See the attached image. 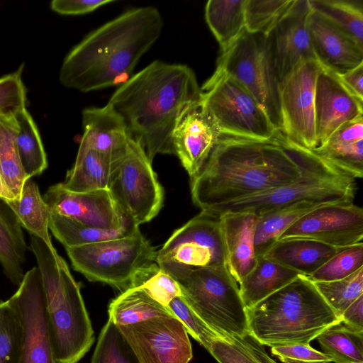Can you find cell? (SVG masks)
<instances>
[{
  "mask_svg": "<svg viewBox=\"0 0 363 363\" xmlns=\"http://www.w3.org/2000/svg\"><path fill=\"white\" fill-rule=\"evenodd\" d=\"M277 133L269 140L220 135L191 179L194 203L207 211L297 180L310 164L313 151Z\"/></svg>",
  "mask_w": 363,
  "mask_h": 363,
  "instance_id": "1",
  "label": "cell"
},
{
  "mask_svg": "<svg viewBox=\"0 0 363 363\" xmlns=\"http://www.w3.org/2000/svg\"><path fill=\"white\" fill-rule=\"evenodd\" d=\"M340 319L350 328L363 331V294L345 309Z\"/></svg>",
  "mask_w": 363,
  "mask_h": 363,
  "instance_id": "49",
  "label": "cell"
},
{
  "mask_svg": "<svg viewBox=\"0 0 363 363\" xmlns=\"http://www.w3.org/2000/svg\"><path fill=\"white\" fill-rule=\"evenodd\" d=\"M219 220L225 267L239 284L257 264L254 235L257 217L248 213H225Z\"/></svg>",
  "mask_w": 363,
  "mask_h": 363,
  "instance_id": "23",
  "label": "cell"
},
{
  "mask_svg": "<svg viewBox=\"0 0 363 363\" xmlns=\"http://www.w3.org/2000/svg\"><path fill=\"white\" fill-rule=\"evenodd\" d=\"M108 191L123 216L137 226L150 221L162 207L164 191L152 162L130 138L125 154L113 162Z\"/></svg>",
  "mask_w": 363,
  "mask_h": 363,
  "instance_id": "11",
  "label": "cell"
},
{
  "mask_svg": "<svg viewBox=\"0 0 363 363\" xmlns=\"http://www.w3.org/2000/svg\"><path fill=\"white\" fill-rule=\"evenodd\" d=\"M363 267V242L342 248L308 277L312 282L345 278Z\"/></svg>",
  "mask_w": 363,
  "mask_h": 363,
  "instance_id": "44",
  "label": "cell"
},
{
  "mask_svg": "<svg viewBox=\"0 0 363 363\" xmlns=\"http://www.w3.org/2000/svg\"><path fill=\"white\" fill-rule=\"evenodd\" d=\"M312 10L363 49V1L362 0H309Z\"/></svg>",
  "mask_w": 363,
  "mask_h": 363,
  "instance_id": "36",
  "label": "cell"
},
{
  "mask_svg": "<svg viewBox=\"0 0 363 363\" xmlns=\"http://www.w3.org/2000/svg\"><path fill=\"white\" fill-rule=\"evenodd\" d=\"M113 162L94 150L79 147L72 167L67 171L62 186L73 192L108 189Z\"/></svg>",
  "mask_w": 363,
  "mask_h": 363,
  "instance_id": "28",
  "label": "cell"
},
{
  "mask_svg": "<svg viewBox=\"0 0 363 363\" xmlns=\"http://www.w3.org/2000/svg\"><path fill=\"white\" fill-rule=\"evenodd\" d=\"M201 89L203 108L220 135L269 140L279 132L252 94L233 77L215 71Z\"/></svg>",
  "mask_w": 363,
  "mask_h": 363,
  "instance_id": "9",
  "label": "cell"
},
{
  "mask_svg": "<svg viewBox=\"0 0 363 363\" xmlns=\"http://www.w3.org/2000/svg\"><path fill=\"white\" fill-rule=\"evenodd\" d=\"M49 229L65 248H69L125 237L137 231L139 226L128 221L118 229L104 230L50 213Z\"/></svg>",
  "mask_w": 363,
  "mask_h": 363,
  "instance_id": "33",
  "label": "cell"
},
{
  "mask_svg": "<svg viewBox=\"0 0 363 363\" xmlns=\"http://www.w3.org/2000/svg\"><path fill=\"white\" fill-rule=\"evenodd\" d=\"M162 269L225 266V250L218 217L203 211L176 230L157 252Z\"/></svg>",
  "mask_w": 363,
  "mask_h": 363,
  "instance_id": "13",
  "label": "cell"
},
{
  "mask_svg": "<svg viewBox=\"0 0 363 363\" xmlns=\"http://www.w3.org/2000/svg\"><path fill=\"white\" fill-rule=\"evenodd\" d=\"M73 268L91 281L123 291L138 272L156 262L157 252L140 229L133 234L65 248Z\"/></svg>",
  "mask_w": 363,
  "mask_h": 363,
  "instance_id": "10",
  "label": "cell"
},
{
  "mask_svg": "<svg viewBox=\"0 0 363 363\" xmlns=\"http://www.w3.org/2000/svg\"><path fill=\"white\" fill-rule=\"evenodd\" d=\"M6 201L22 228L30 235L43 240L52 250H55L49 233L50 211L35 182L28 179L19 198Z\"/></svg>",
  "mask_w": 363,
  "mask_h": 363,
  "instance_id": "29",
  "label": "cell"
},
{
  "mask_svg": "<svg viewBox=\"0 0 363 363\" xmlns=\"http://www.w3.org/2000/svg\"><path fill=\"white\" fill-rule=\"evenodd\" d=\"M50 213L104 230L118 229L129 220L121 213L108 189L70 191L58 183L43 196Z\"/></svg>",
  "mask_w": 363,
  "mask_h": 363,
  "instance_id": "17",
  "label": "cell"
},
{
  "mask_svg": "<svg viewBox=\"0 0 363 363\" xmlns=\"http://www.w3.org/2000/svg\"><path fill=\"white\" fill-rule=\"evenodd\" d=\"M295 0H247L245 29L267 35Z\"/></svg>",
  "mask_w": 363,
  "mask_h": 363,
  "instance_id": "43",
  "label": "cell"
},
{
  "mask_svg": "<svg viewBox=\"0 0 363 363\" xmlns=\"http://www.w3.org/2000/svg\"><path fill=\"white\" fill-rule=\"evenodd\" d=\"M361 116L363 100L346 87L337 74L323 67L315 92L316 148L341 125Z\"/></svg>",
  "mask_w": 363,
  "mask_h": 363,
  "instance_id": "18",
  "label": "cell"
},
{
  "mask_svg": "<svg viewBox=\"0 0 363 363\" xmlns=\"http://www.w3.org/2000/svg\"><path fill=\"white\" fill-rule=\"evenodd\" d=\"M246 1H207L205 6L206 21L220 45V52L225 50L245 29Z\"/></svg>",
  "mask_w": 363,
  "mask_h": 363,
  "instance_id": "31",
  "label": "cell"
},
{
  "mask_svg": "<svg viewBox=\"0 0 363 363\" xmlns=\"http://www.w3.org/2000/svg\"><path fill=\"white\" fill-rule=\"evenodd\" d=\"M118 327L140 363H188L192 358L187 330L175 316Z\"/></svg>",
  "mask_w": 363,
  "mask_h": 363,
  "instance_id": "15",
  "label": "cell"
},
{
  "mask_svg": "<svg viewBox=\"0 0 363 363\" xmlns=\"http://www.w3.org/2000/svg\"><path fill=\"white\" fill-rule=\"evenodd\" d=\"M313 283L327 303L340 318L345 309L363 294V267L339 280Z\"/></svg>",
  "mask_w": 363,
  "mask_h": 363,
  "instance_id": "39",
  "label": "cell"
},
{
  "mask_svg": "<svg viewBox=\"0 0 363 363\" xmlns=\"http://www.w3.org/2000/svg\"><path fill=\"white\" fill-rule=\"evenodd\" d=\"M18 123L15 116L0 117V172L16 199H18L25 182L19 160L16 134Z\"/></svg>",
  "mask_w": 363,
  "mask_h": 363,
  "instance_id": "38",
  "label": "cell"
},
{
  "mask_svg": "<svg viewBox=\"0 0 363 363\" xmlns=\"http://www.w3.org/2000/svg\"><path fill=\"white\" fill-rule=\"evenodd\" d=\"M26 250L22 227L7 202L0 198V264L4 274L18 286L25 274Z\"/></svg>",
  "mask_w": 363,
  "mask_h": 363,
  "instance_id": "27",
  "label": "cell"
},
{
  "mask_svg": "<svg viewBox=\"0 0 363 363\" xmlns=\"http://www.w3.org/2000/svg\"><path fill=\"white\" fill-rule=\"evenodd\" d=\"M130 287H139L152 299L167 307L175 297L182 296L179 285L157 262L143 268L135 276Z\"/></svg>",
  "mask_w": 363,
  "mask_h": 363,
  "instance_id": "41",
  "label": "cell"
},
{
  "mask_svg": "<svg viewBox=\"0 0 363 363\" xmlns=\"http://www.w3.org/2000/svg\"><path fill=\"white\" fill-rule=\"evenodd\" d=\"M162 269L177 281L193 311L215 332L239 336L249 333L238 284L225 266Z\"/></svg>",
  "mask_w": 363,
  "mask_h": 363,
  "instance_id": "7",
  "label": "cell"
},
{
  "mask_svg": "<svg viewBox=\"0 0 363 363\" xmlns=\"http://www.w3.org/2000/svg\"><path fill=\"white\" fill-rule=\"evenodd\" d=\"M249 333L264 346L310 344L341 321L314 284L299 275L247 308Z\"/></svg>",
  "mask_w": 363,
  "mask_h": 363,
  "instance_id": "4",
  "label": "cell"
},
{
  "mask_svg": "<svg viewBox=\"0 0 363 363\" xmlns=\"http://www.w3.org/2000/svg\"><path fill=\"white\" fill-rule=\"evenodd\" d=\"M307 24L314 55L324 68L341 75L363 63V49L312 9Z\"/></svg>",
  "mask_w": 363,
  "mask_h": 363,
  "instance_id": "21",
  "label": "cell"
},
{
  "mask_svg": "<svg viewBox=\"0 0 363 363\" xmlns=\"http://www.w3.org/2000/svg\"><path fill=\"white\" fill-rule=\"evenodd\" d=\"M271 353L284 363H330V359L310 344H288L271 347Z\"/></svg>",
  "mask_w": 363,
  "mask_h": 363,
  "instance_id": "47",
  "label": "cell"
},
{
  "mask_svg": "<svg viewBox=\"0 0 363 363\" xmlns=\"http://www.w3.org/2000/svg\"><path fill=\"white\" fill-rule=\"evenodd\" d=\"M289 238L314 240L337 248L362 242L363 209L353 202L325 204L291 225L278 241Z\"/></svg>",
  "mask_w": 363,
  "mask_h": 363,
  "instance_id": "16",
  "label": "cell"
},
{
  "mask_svg": "<svg viewBox=\"0 0 363 363\" xmlns=\"http://www.w3.org/2000/svg\"><path fill=\"white\" fill-rule=\"evenodd\" d=\"M113 0H54L50 8L62 15H80L92 12Z\"/></svg>",
  "mask_w": 363,
  "mask_h": 363,
  "instance_id": "48",
  "label": "cell"
},
{
  "mask_svg": "<svg viewBox=\"0 0 363 363\" xmlns=\"http://www.w3.org/2000/svg\"><path fill=\"white\" fill-rule=\"evenodd\" d=\"M215 71L240 82L264 109L275 130L280 131V82L266 35L245 29L220 52Z\"/></svg>",
  "mask_w": 363,
  "mask_h": 363,
  "instance_id": "8",
  "label": "cell"
},
{
  "mask_svg": "<svg viewBox=\"0 0 363 363\" xmlns=\"http://www.w3.org/2000/svg\"><path fill=\"white\" fill-rule=\"evenodd\" d=\"M23 65L0 78V117L15 116L26 108V89L22 79Z\"/></svg>",
  "mask_w": 363,
  "mask_h": 363,
  "instance_id": "45",
  "label": "cell"
},
{
  "mask_svg": "<svg viewBox=\"0 0 363 363\" xmlns=\"http://www.w3.org/2000/svg\"><path fill=\"white\" fill-rule=\"evenodd\" d=\"M220 136L201 100L181 113L172 131V141L174 155L190 179L199 172Z\"/></svg>",
  "mask_w": 363,
  "mask_h": 363,
  "instance_id": "20",
  "label": "cell"
},
{
  "mask_svg": "<svg viewBox=\"0 0 363 363\" xmlns=\"http://www.w3.org/2000/svg\"><path fill=\"white\" fill-rule=\"evenodd\" d=\"M23 330L20 318L8 301L0 302V363H21Z\"/></svg>",
  "mask_w": 363,
  "mask_h": 363,
  "instance_id": "40",
  "label": "cell"
},
{
  "mask_svg": "<svg viewBox=\"0 0 363 363\" xmlns=\"http://www.w3.org/2000/svg\"><path fill=\"white\" fill-rule=\"evenodd\" d=\"M300 274L262 255L252 270L238 284L242 301L250 308L284 287Z\"/></svg>",
  "mask_w": 363,
  "mask_h": 363,
  "instance_id": "26",
  "label": "cell"
},
{
  "mask_svg": "<svg viewBox=\"0 0 363 363\" xmlns=\"http://www.w3.org/2000/svg\"><path fill=\"white\" fill-rule=\"evenodd\" d=\"M204 347L219 363H277L249 333L242 336L216 335Z\"/></svg>",
  "mask_w": 363,
  "mask_h": 363,
  "instance_id": "34",
  "label": "cell"
},
{
  "mask_svg": "<svg viewBox=\"0 0 363 363\" xmlns=\"http://www.w3.org/2000/svg\"><path fill=\"white\" fill-rule=\"evenodd\" d=\"M160 12L154 6L128 10L87 35L65 56L60 83L89 92L128 80L141 57L160 38Z\"/></svg>",
  "mask_w": 363,
  "mask_h": 363,
  "instance_id": "3",
  "label": "cell"
},
{
  "mask_svg": "<svg viewBox=\"0 0 363 363\" xmlns=\"http://www.w3.org/2000/svg\"><path fill=\"white\" fill-rule=\"evenodd\" d=\"M328 203L300 202L257 217L254 247L257 257L264 255L281 234L306 214Z\"/></svg>",
  "mask_w": 363,
  "mask_h": 363,
  "instance_id": "30",
  "label": "cell"
},
{
  "mask_svg": "<svg viewBox=\"0 0 363 363\" xmlns=\"http://www.w3.org/2000/svg\"><path fill=\"white\" fill-rule=\"evenodd\" d=\"M315 339L331 362L363 363V331L340 321L328 327Z\"/></svg>",
  "mask_w": 363,
  "mask_h": 363,
  "instance_id": "37",
  "label": "cell"
},
{
  "mask_svg": "<svg viewBox=\"0 0 363 363\" xmlns=\"http://www.w3.org/2000/svg\"><path fill=\"white\" fill-rule=\"evenodd\" d=\"M30 250L42 278L55 359L57 363H77L94 341L80 286L56 250L33 235Z\"/></svg>",
  "mask_w": 363,
  "mask_h": 363,
  "instance_id": "5",
  "label": "cell"
},
{
  "mask_svg": "<svg viewBox=\"0 0 363 363\" xmlns=\"http://www.w3.org/2000/svg\"><path fill=\"white\" fill-rule=\"evenodd\" d=\"M18 128L16 145L23 171L28 179L41 174L48 160L37 125L26 108L15 115Z\"/></svg>",
  "mask_w": 363,
  "mask_h": 363,
  "instance_id": "35",
  "label": "cell"
},
{
  "mask_svg": "<svg viewBox=\"0 0 363 363\" xmlns=\"http://www.w3.org/2000/svg\"><path fill=\"white\" fill-rule=\"evenodd\" d=\"M0 198L5 201L16 199L15 196L6 184L2 174L0 172Z\"/></svg>",
  "mask_w": 363,
  "mask_h": 363,
  "instance_id": "51",
  "label": "cell"
},
{
  "mask_svg": "<svg viewBox=\"0 0 363 363\" xmlns=\"http://www.w3.org/2000/svg\"><path fill=\"white\" fill-rule=\"evenodd\" d=\"M312 150L348 176L362 178L363 116L343 124L323 145Z\"/></svg>",
  "mask_w": 363,
  "mask_h": 363,
  "instance_id": "24",
  "label": "cell"
},
{
  "mask_svg": "<svg viewBox=\"0 0 363 363\" xmlns=\"http://www.w3.org/2000/svg\"><path fill=\"white\" fill-rule=\"evenodd\" d=\"M201 99L191 68L155 60L118 86L108 103L152 162L157 154L174 155L172 135L177 120Z\"/></svg>",
  "mask_w": 363,
  "mask_h": 363,
  "instance_id": "2",
  "label": "cell"
},
{
  "mask_svg": "<svg viewBox=\"0 0 363 363\" xmlns=\"http://www.w3.org/2000/svg\"><path fill=\"white\" fill-rule=\"evenodd\" d=\"M356 189L355 179L313 151L310 164L295 182L229 201L203 212L218 218L225 213H248L259 217L300 202H353Z\"/></svg>",
  "mask_w": 363,
  "mask_h": 363,
  "instance_id": "6",
  "label": "cell"
},
{
  "mask_svg": "<svg viewBox=\"0 0 363 363\" xmlns=\"http://www.w3.org/2000/svg\"><path fill=\"white\" fill-rule=\"evenodd\" d=\"M339 77L352 93L363 100V63Z\"/></svg>",
  "mask_w": 363,
  "mask_h": 363,
  "instance_id": "50",
  "label": "cell"
},
{
  "mask_svg": "<svg viewBox=\"0 0 363 363\" xmlns=\"http://www.w3.org/2000/svg\"><path fill=\"white\" fill-rule=\"evenodd\" d=\"M323 69L316 59L304 60L279 83V133L310 150L316 148L315 92L317 79Z\"/></svg>",
  "mask_w": 363,
  "mask_h": 363,
  "instance_id": "12",
  "label": "cell"
},
{
  "mask_svg": "<svg viewBox=\"0 0 363 363\" xmlns=\"http://www.w3.org/2000/svg\"><path fill=\"white\" fill-rule=\"evenodd\" d=\"M342 249L314 240L289 238L277 241L264 256L307 277Z\"/></svg>",
  "mask_w": 363,
  "mask_h": 363,
  "instance_id": "25",
  "label": "cell"
},
{
  "mask_svg": "<svg viewBox=\"0 0 363 363\" xmlns=\"http://www.w3.org/2000/svg\"><path fill=\"white\" fill-rule=\"evenodd\" d=\"M167 308L184 325L188 334L202 346L205 347L212 337L219 335L193 311L182 296L173 298Z\"/></svg>",
  "mask_w": 363,
  "mask_h": 363,
  "instance_id": "46",
  "label": "cell"
},
{
  "mask_svg": "<svg viewBox=\"0 0 363 363\" xmlns=\"http://www.w3.org/2000/svg\"><path fill=\"white\" fill-rule=\"evenodd\" d=\"M91 363H140L118 325L108 320L101 329Z\"/></svg>",
  "mask_w": 363,
  "mask_h": 363,
  "instance_id": "42",
  "label": "cell"
},
{
  "mask_svg": "<svg viewBox=\"0 0 363 363\" xmlns=\"http://www.w3.org/2000/svg\"><path fill=\"white\" fill-rule=\"evenodd\" d=\"M84 133L79 147L94 150L115 162L125 154L130 140L123 118L108 103L82 111Z\"/></svg>",
  "mask_w": 363,
  "mask_h": 363,
  "instance_id": "22",
  "label": "cell"
},
{
  "mask_svg": "<svg viewBox=\"0 0 363 363\" xmlns=\"http://www.w3.org/2000/svg\"><path fill=\"white\" fill-rule=\"evenodd\" d=\"M311 10L309 0H295L267 35L279 82L301 61L316 59L307 24Z\"/></svg>",
  "mask_w": 363,
  "mask_h": 363,
  "instance_id": "19",
  "label": "cell"
},
{
  "mask_svg": "<svg viewBox=\"0 0 363 363\" xmlns=\"http://www.w3.org/2000/svg\"><path fill=\"white\" fill-rule=\"evenodd\" d=\"M108 320L118 326L137 323L160 316H174L139 287H130L112 300L108 309Z\"/></svg>",
  "mask_w": 363,
  "mask_h": 363,
  "instance_id": "32",
  "label": "cell"
},
{
  "mask_svg": "<svg viewBox=\"0 0 363 363\" xmlns=\"http://www.w3.org/2000/svg\"><path fill=\"white\" fill-rule=\"evenodd\" d=\"M7 301L18 314L23 330L21 363H57L52 350L45 294L38 267L25 273L18 290Z\"/></svg>",
  "mask_w": 363,
  "mask_h": 363,
  "instance_id": "14",
  "label": "cell"
}]
</instances>
